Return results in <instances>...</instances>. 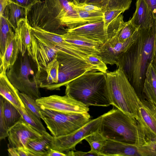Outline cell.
<instances>
[{
  "instance_id": "1",
  "label": "cell",
  "mask_w": 156,
  "mask_h": 156,
  "mask_svg": "<svg viewBox=\"0 0 156 156\" xmlns=\"http://www.w3.org/2000/svg\"><path fill=\"white\" fill-rule=\"evenodd\" d=\"M73 0H41L29 7L27 19L30 26L62 35L68 29L84 25L71 5Z\"/></svg>"
},
{
  "instance_id": "2",
  "label": "cell",
  "mask_w": 156,
  "mask_h": 156,
  "mask_svg": "<svg viewBox=\"0 0 156 156\" xmlns=\"http://www.w3.org/2000/svg\"><path fill=\"white\" fill-rule=\"evenodd\" d=\"M154 24L149 28H139L136 40L118 59L117 67L122 69L140 100L145 99L144 84L148 64L152 60Z\"/></svg>"
},
{
  "instance_id": "3",
  "label": "cell",
  "mask_w": 156,
  "mask_h": 156,
  "mask_svg": "<svg viewBox=\"0 0 156 156\" xmlns=\"http://www.w3.org/2000/svg\"><path fill=\"white\" fill-rule=\"evenodd\" d=\"M101 116L98 130L106 140L139 146L148 140L137 120L116 107Z\"/></svg>"
},
{
  "instance_id": "4",
  "label": "cell",
  "mask_w": 156,
  "mask_h": 156,
  "mask_svg": "<svg viewBox=\"0 0 156 156\" xmlns=\"http://www.w3.org/2000/svg\"><path fill=\"white\" fill-rule=\"evenodd\" d=\"M65 94L85 105L108 107L111 105L107 85L106 73H86L65 86Z\"/></svg>"
},
{
  "instance_id": "5",
  "label": "cell",
  "mask_w": 156,
  "mask_h": 156,
  "mask_svg": "<svg viewBox=\"0 0 156 156\" xmlns=\"http://www.w3.org/2000/svg\"><path fill=\"white\" fill-rule=\"evenodd\" d=\"M106 76L111 105L136 119L141 100L122 69L107 72Z\"/></svg>"
},
{
  "instance_id": "6",
  "label": "cell",
  "mask_w": 156,
  "mask_h": 156,
  "mask_svg": "<svg viewBox=\"0 0 156 156\" xmlns=\"http://www.w3.org/2000/svg\"><path fill=\"white\" fill-rule=\"evenodd\" d=\"M41 119L54 137L66 135L82 127L91 119L88 112L69 113L41 108Z\"/></svg>"
},
{
  "instance_id": "7",
  "label": "cell",
  "mask_w": 156,
  "mask_h": 156,
  "mask_svg": "<svg viewBox=\"0 0 156 156\" xmlns=\"http://www.w3.org/2000/svg\"><path fill=\"white\" fill-rule=\"evenodd\" d=\"M20 54L19 62L7 69V76L19 92L36 100L41 97L38 76L32 69L27 52L24 56Z\"/></svg>"
},
{
  "instance_id": "8",
  "label": "cell",
  "mask_w": 156,
  "mask_h": 156,
  "mask_svg": "<svg viewBox=\"0 0 156 156\" xmlns=\"http://www.w3.org/2000/svg\"><path fill=\"white\" fill-rule=\"evenodd\" d=\"M57 58L59 64L58 81L49 90H59L61 87L86 73L99 71L87 61L64 52L58 51Z\"/></svg>"
},
{
  "instance_id": "9",
  "label": "cell",
  "mask_w": 156,
  "mask_h": 156,
  "mask_svg": "<svg viewBox=\"0 0 156 156\" xmlns=\"http://www.w3.org/2000/svg\"><path fill=\"white\" fill-rule=\"evenodd\" d=\"M101 116L91 119L82 127L66 135L53 137L51 148L65 154L75 151L76 145L84 138L97 130L101 120Z\"/></svg>"
},
{
  "instance_id": "10",
  "label": "cell",
  "mask_w": 156,
  "mask_h": 156,
  "mask_svg": "<svg viewBox=\"0 0 156 156\" xmlns=\"http://www.w3.org/2000/svg\"><path fill=\"white\" fill-rule=\"evenodd\" d=\"M31 32L41 41L55 49L88 62L87 56L90 55L64 40L62 35L30 27Z\"/></svg>"
},
{
  "instance_id": "11",
  "label": "cell",
  "mask_w": 156,
  "mask_h": 156,
  "mask_svg": "<svg viewBox=\"0 0 156 156\" xmlns=\"http://www.w3.org/2000/svg\"><path fill=\"white\" fill-rule=\"evenodd\" d=\"M36 101L42 108L69 113H83L89 111L88 107L66 95L41 97Z\"/></svg>"
},
{
  "instance_id": "12",
  "label": "cell",
  "mask_w": 156,
  "mask_h": 156,
  "mask_svg": "<svg viewBox=\"0 0 156 156\" xmlns=\"http://www.w3.org/2000/svg\"><path fill=\"white\" fill-rule=\"evenodd\" d=\"M8 134L9 147H27L30 141L42 136L23 118L9 129Z\"/></svg>"
},
{
  "instance_id": "13",
  "label": "cell",
  "mask_w": 156,
  "mask_h": 156,
  "mask_svg": "<svg viewBox=\"0 0 156 156\" xmlns=\"http://www.w3.org/2000/svg\"><path fill=\"white\" fill-rule=\"evenodd\" d=\"M136 119L148 140H156V106L146 99L141 100Z\"/></svg>"
},
{
  "instance_id": "14",
  "label": "cell",
  "mask_w": 156,
  "mask_h": 156,
  "mask_svg": "<svg viewBox=\"0 0 156 156\" xmlns=\"http://www.w3.org/2000/svg\"><path fill=\"white\" fill-rule=\"evenodd\" d=\"M138 30L132 37L124 42H120L112 38L107 40L105 43L101 45L100 48V52L98 55L105 64H115L118 67L119 57L136 40Z\"/></svg>"
},
{
  "instance_id": "15",
  "label": "cell",
  "mask_w": 156,
  "mask_h": 156,
  "mask_svg": "<svg viewBox=\"0 0 156 156\" xmlns=\"http://www.w3.org/2000/svg\"><path fill=\"white\" fill-rule=\"evenodd\" d=\"M32 44L31 51L29 56L35 63L37 72L45 68L48 64L57 58L58 51L40 41L31 32Z\"/></svg>"
},
{
  "instance_id": "16",
  "label": "cell",
  "mask_w": 156,
  "mask_h": 156,
  "mask_svg": "<svg viewBox=\"0 0 156 156\" xmlns=\"http://www.w3.org/2000/svg\"><path fill=\"white\" fill-rule=\"evenodd\" d=\"M67 32L88 38L101 44L105 43L107 40V30L105 29L103 20L68 29Z\"/></svg>"
},
{
  "instance_id": "17",
  "label": "cell",
  "mask_w": 156,
  "mask_h": 156,
  "mask_svg": "<svg viewBox=\"0 0 156 156\" xmlns=\"http://www.w3.org/2000/svg\"><path fill=\"white\" fill-rule=\"evenodd\" d=\"M140 146L106 140L99 156H141Z\"/></svg>"
},
{
  "instance_id": "18",
  "label": "cell",
  "mask_w": 156,
  "mask_h": 156,
  "mask_svg": "<svg viewBox=\"0 0 156 156\" xmlns=\"http://www.w3.org/2000/svg\"><path fill=\"white\" fill-rule=\"evenodd\" d=\"M136 9L132 22L139 28H147L154 26L155 19L151 10L144 0H137Z\"/></svg>"
},
{
  "instance_id": "19",
  "label": "cell",
  "mask_w": 156,
  "mask_h": 156,
  "mask_svg": "<svg viewBox=\"0 0 156 156\" xmlns=\"http://www.w3.org/2000/svg\"><path fill=\"white\" fill-rule=\"evenodd\" d=\"M19 46L20 52L24 56L27 52L28 55L31 51L32 44L30 26L27 23V18L21 19L15 31Z\"/></svg>"
},
{
  "instance_id": "20",
  "label": "cell",
  "mask_w": 156,
  "mask_h": 156,
  "mask_svg": "<svg viewBox=\"0 0 156 156\" xmlns=\"http://www.w3.org/2000/svg\"><path fill=\"white\" fill-rule=\"evenodd\" d=\"M20 53L18 41L15 33L8 38L3 56L0 59V72H6L7 69L14 65Z\"/></svg>"
},
{
  "instance_id": "21",
  "label": "cell",
  "mask_w": 156,
  "mask_h": 156,
  "mask_svg": "<svg viewBox=\"0 0 156 156\" xmlns=\"http://www.w3.org/2000/svg\"><path fill=\"white\" fill-rule=\"evenodd\" d=\"M66 41L80 49L91 54L98 55L100 52V47L103 44L83 37L67 32L61 35Z\"/></svg>"
},
{
  "instance_id": "22",
  "label": "cell",
  "mask_w": 156,
  "mask_h": 156,
  "mask_svg": "<svg viewBox=\"0 0 156 156\" xmlns=\"http://www.w3.org/2000/svg\"><path fill=\"white\" fill-rule=\"evenodd\" d=\"M143 92L145 99L156 106V69L152 60L148 64Z\"/></svg>"
},
{
  "instance_id": "23",
  "label": "cell",
  "mask_w": 156,
  "mask_h": 156,
  "mask_svg": "<svg viewBox=\"0 0 156 156\" xmlns=\"http://www.w3.org/2000/svg\"><path fill=\"white\" fill-rule=\"evenodd\" d=\"M19 91L8 79L6 72L0 73V94L16 107H25L19 95Z\"/></svg>"
},
{
  "instance_id": "24",
  "label": "cell",
  "mask_w": 156,
  "mask_h": 156,
  "mask_svg": "<svg viewBox=\"0 0 156 156\" xmlns=\"http://www.w3.org/2000/svg\"><path fill=\"white\" fill-rule=\"evenodd\" d=\"M27 10L25 7L12 3L6 6L2 16L8 21L15 32L20 20L27 18Z\"/></svg>"
},
{
  "instance_id": "25",
  "label": "cell",
  "mask_w": 156,
  "mask_h": 156,
  "mask_svg": "<svg viewBox=\"0 0 156 156\" xmlns=\"http://www.w3.org/2000/svg\"><path fill=\"white\" fill-rule=\"evenodd\" d=\"M53 137L52 135L45 131L41 137L30 141L27 147L36 151L45 154L47 156L48 151L51 148Z\"/></svg>"
},
{
  "instance_id": "26",
  "label": "cell",
  "mask_w": 156,
  "mask_h": 156,
  "mask_svg": "<svg viewBox=\"0 0 156 156\" xmlns=\"http://www.w3.org/2000/svg\"><path fill=\"white\" fill-rule=\"evenodd\" d=\"M3 98V113L9 129L20 120L22 117L17 108L9 101Z\"/></svg>"
},
{
  "instance_id": "27",
  "label": "cell",
  "mask_w": 156,
  "mask_h": 156,
  "mask_svg": "<svg viewBox=\"0 0 156 156\" xmlns=\"http://www.w3.org/2000/svg\"><path fill=\"white\" fill-rule=\"evenodd\" d=\"M23 119L31 126L42 134L46 131L41 119L25 107H16Z\"/></svg>"
},
{
  "instance_id": "28",
  "label": "cell",
  "mask_w": 156,
  "mask_h": 156,
  "mask_svg": "<svg viewBox=\"0 0 156 156\" xmlns=\"http://www.w3.org/2000/svg\"><path fill=\"white\" fill-rule=\"evenodd\" d=\"M0 18V59L3 56L9 38L15 32L8 21L3 16Z\"/></svg>"
},
{
  "instance_id": "29",
  "label": "cell",
  "mask_w": 156,
  "mask_h": 156,
  "mask_svg": "<svg viewBox=\"0 0 156 156\" xmlns=\"http://www.w3.org/2000/svg\"><path fill=\"white\" fill-rule=\"evenodd\" d=\"M139 29V28L130 20L123 23L115 35L112 38L116 39L120 42H124L132 37Z\"/></svg>"
},
{
  "instance_id": "30",
  "label": "cell",
  "mask_w": 156,
  "mask_h": 156,
  "mask_svg": "<svg viewBox=\"0 0 156 156\" xmlns=\"http://www.w3.org/2000/svg\"><path fill=\"white\" fill-rule=\"evenodd\" d=\"M89 144L90 150L97 154L98 156L106 139L98 131V129L84 138Z\"/></svg>"
},
{
  "instance_id": "31",
  "label": "cell",
  "mask_w": 156,
  "mask_h": 156,
  "mask_svg": "<svg viewBox=\"0 0 156 156\" xmlns=\"http://www.w3.org/2000/svg\"><path fill=\"white\" fill-rule=\"evenodd\" d=\"M84 24L103 20V12L100 11H85L76 10Z\"/></svg>"
},
{
  "instance_id": "32",
  "label": "cell",
  "mask_w": 156,
  "mask_h": 156,
  "mask_svg": "<svg viewBox=\"0 0 156 156\" xmlns=\"http://www.w3.org/2000/svg\"><path fill=\"white\" fill-rule=\"evenodd\" d=\"M19 95L25 107L41 119V108L37 103L36 100L19 91Z\"/></svg>"
},
{
  "instance_id": "33",
  "label": "cell",
  "mask_w": 156,
  "mask_h": 156,
  "mask_svg": "<svg viewBox=\"0 0 156 156\" xmlns=\"http://www.w3.org/2000/svg\"><path fill=\"white\" fill-rule=\"evenodd\" d=\"M8 151L9 156H46L45 154L36 151L27 147H10Z\"/></svg>"
},
{
  "instance_id": "34",
  "label": "cell",
  "mask_w": 156,
  "mask_h": 156,
  "mask_svg": "<svg viewBox=\"0 0 156 156\" xmlns=\"http://www.w3.org/2000/svg\"><path fill=\"white\" fill-rule=\"evenodd\" d=\"M132 0H108L107 5L103 12L108 10H117L123 12L129 8Z\"/></svg>"
},
{
  "instance_id": "35",
  "label": "cell",
  "mask_w": 156,
  "mask_h": 156,
  "mask_svg": "<svg viewBox=\"0 0 156 156\" xmlns=\"http://www.w3.org/2000/svg\"><path fill=\"white\" fill-rule=\"evenodd\" d=\"M3 98L0 95V139L1 140L5 139L8 136V129L4 115Z\"/></svg>"
},
{
  "instance_id": "36",
  "label": "cell",
  "mask_w": 156,
  "mask_h": 156,
  "mask_svg": "<svg viewBox=\"0 0 156 156\" xmlns=\"http://www.w3.org/2000/svg\"><path fill=\"white\" fill-rule=\"evenodd\" d=\"M141 156H156V140H149L140 147Z\"/></svg>"
},
{
  "instance_id": "37",
  "label": "cell",
  "mask_w": 156,
  "mask_h": 156,
  "mask_svg": "<svg viewBox=\"0 0 156 156\" xmlns=\"http://www.w3.org/2000/svg\"><path fill=\"white\" fill-rule=\"evenodd\" d=\"M103 12L104 27L106 30L110 23L119 15L123 13L122 11L117 10H106Z\"/></svg>"
},
{
  "instance_id": "38",
  "label": "cell",
  "mask_w": 156,
  "mask_h": 156,
  "mask_svg": "<svg viewBox=\"0 0 156 156\" xmlns=\"http://www.w3.org/2000/svg\"><path fill=\"white\" fill-rule=\"evenodd\" d=\"M71 5L75 10H80L85 11H102L101 9L98 6L86 3L80 4H74L73 2Z\"/></svg>"
},
{
  "instance_id": "39",
  "label": "cell",
  "mask_w": 156,
  "mask_h": 156,
  "mask_svg": "<svg viewBox=\"0 0 156 156\" xmlns=\"http://www.w3.org/2000/svg\"><path fill=\"white\" fill-rule=\"evenodd\" d=\"M66 156H98L96 153L90 150L88 152H83L80 151H71L65 153Z\"/></svg>"
},
{
  "instance_id": "40",
  "label": "cell",
  "mask_w": 156,
  "mask_h": 156,
  "mask_svg": "<svg viewBox=\"0 0 156 156\" xmlns=\"http://www.w3.org/2000/svg\"><path fill=\"white\" fill-rule=\"evenodd\" d=\"M108 0H87L85 3L100 8L103 12L107 5Z\"/></svg>"
},
{
  "instance_id": "41",
  "label": "cell",
  "mask_w": 156,
  "mask_h": 156,
  "mask_svg": "<svg viewBox=\"0 0 156 156\" xmlns=\"http://www.w3.org/2000/svg\"><path fill=\"white\" fill-rule=\"evenodd\" d=\"M14 3L28 8L34 3L32 0H11Z\"/></svg>"
},
{
  "instance_id": "42",
  "label": "cell",
  "mask_w": 156,
  "mask_h": 156,
  "mask_svg": "<svg viewBox=\"0 0 156 156\" xmlns=\"http://www.w3.org/2000/svg\"><path fill=\"white\" fill-rule=\"evenodd\" d=\"M153 14L155 19L156 18V0H144Z\"/></svg>"
},
{
  "instance_id": "43",
  "label": "cell",
  "mask_w": 156,
  "mask_h": 156,
  "mask_svg": "<svg viewBox=\"0 0 156 156\" xmlns=\"http://www.w3.org/2000/svg\"><path fill=\"white\" fill-rule=\"evenodd\" d=\"M12 3L11 0H0V16H2L6 6Z\"/></svg>"
},
{
  "instance_id": "44",
  "label": "cell",
  "mask_w": 156,
  "mask_h": 156,
  "mask_svg": "<svg viewBox=\"0 0 156 156\" xmlns=\"http://www.w3.org/2000/svg\"><path fill=\"white\" fill-rule=\"evenodd\" d=\"M47 156H66L65 154L51 148L48 151Z\"/></svg>"
},
{
  "instance_id": "45",
  "label": "cell",
  "mask_w": 156,
  "mask_h": 156,
  "mask_svg": "<svg viewBox=\"0 0 156 156\" xmlns=\"http://www.w3.org/2000/svg\"><path fill=\"white\" fill-rule=\"evenodd\" d=\"M87 0H73L74 4H80L85 3Z\"/></svg>"
},
{
  "instance_id": "46",
  "label": "cell",
  "mask_w": 156,
  "mask_h": 156,
  "mask_svg": "<svg viewBox=\"0 0 156 156\" xmlns=\"http://www.w3.org/2000/svg\"><path fill=\"white\" fill-rule=\"evenodd\" d=\"M152 60L153 61L154 65V66L155 68H156V58L153 60Z\"/></svg>"
},
{
  "instance_id": "47",
  "label": "cell",
  "mask_w": 156,
  "mask_h": 156,
  "mask_svg": "<svg viewBox=\"0 0 156 156\" xmlns=\"http://www.w3.org/2000/svg\"><path fill=\"white\" fill-rule=\"evenodd\" d=\"M155 37L154 41L156 38V18L155 19Z\"/></svg>"
},
{
  "instance_id": "48",
  "label": "cell",
  "mask_w": 156,
  "mask_h": 156,
  "mask_svg": "<svg viewBox=\"0 0 156 156\" xmlns=\"http://www.w3.org/2000/svg\"><path fill=\"white\" fill-rule=\"evenodd\" d=\"M35 3L41 1V0H32Z\"/></svg>"
}]
</instances>
